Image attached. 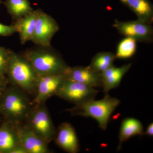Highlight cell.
<instances>
[{
    "label": "cell",
    "mask_w": 153,
    "mask_h": 153,
    "mask_svg": "<svg viewBox=\"0 0 153 153\" xmlns=\"http://www.w3.org/2000/svg\"><path fill=\"white\" fill-rule=\"evenodd\" d=\"M35 105L27 94L10 84L0 98V112L3 120L15 126L24 123Z\"/></svg>",
    "instance_id": "cell-1"
},
{
    "label": "cell",
    "mask_w": 153,
    "mask_h": 153,
    "mask_svg": "<svg viewBox=\"0 0 153 153\" xmlns=\"http://www.w3.org/2000/svg\"><path fill=\"white\" fill-rule=\"evenodd\" d=\"M6 76L10 84L34 97L39 75L23 55L11 51Z\"/></svg>",
    "instance_id": "cell-2"
},
{
    "label": "cell",
    "mask_w": 153,
    "mask_h": 153,
    "mask_svg": "<svg viewBox=\"0 0 153 153\" xmlns=\"http://www.w3.org/2000/svg\"><path fill=\"white\" fill-rule=\"evenodd\" d=\"M120 103V101L117 98L111 97L106 94L100 100L94 99L75 105L72 108L66 111L73 116L93 118L97 121L100 128L105 130L111 115Z\"/></svg>",
    "instance_id": "cell-3"
},
{
    "label": "cell",
    "mask_w": 153,
    "mask_h": 153,
    "mask_svg": "<svg viewBox=\"0 0 153 153\" xmlns=\"http://www.w3.org/2000/svg\"><path fill=\"white\" fill-rule=\"evenodd\" d=\"M28 50L24 56L29 61L39 76L64 73L68 66L59 54L49 47Z\"/></svg>",
    "instance_id": "cell-4"
},
{
    "label": "cell",
    "mask_w": 153,
    "mask_h": 153,
    "mask_svg": "<svg viewBox=\"0 0 153 153\" xmlns=\"http://www.w3.org/2000/svg\"><path fill=\"white\" fill-rule=\"evenodd\" d=\"M24 124L48 144L55 138L56 130L45 103L35 104Z\"/></svg>",
    "instance_id": "cell-5"
},
{
    "label": "cell",
    "mask_w": 153,
    "mask_h": 153,
    "mask_svg": "<svg viewBox=\"0 0 153 153\" xmlns=\"http://www.w3.org/2000/svg\"><path fill=\"white\" fill-rule=\"evenodd\" d=\"M98 92L93 88L66 77L56 96L77 105L94 99Z\"/></svg>",
    "instance_id": "cell-6"
},
{
    "label": "cell",
    "mask_w": 153,
    "mask_h": 153,
    "mask_svg": "<svg viewBox=\"0 0 153 153\" xmlns=\"http://www.w3.org/2000/svg\"><path fill=\"white\" fill-rule=\"evenodd\" d=\"M66 78L64 73L39 76L33 99L34 104H44L51 97L56 96Z\"/></svg>",
    "instance_id": "cell-7"
},
{
    "label": "cell",
    "mask_w": 153,
    "mask_h": 153,
    "mask_svg": "<svg viewBox=\"0 0 153 153\" xmlns=\"http://www.w3.org/2000/svg\"><path fill=\"white\" fill-rule=\"evenodd\" d=\"M113 27L118 32L125 36L133 38L137 41L151 43L153 41V29L152 25L139 20L128 22L115 20Z\"/></svg>",
    "instance_id": "cell-8"
},
{
    "label": "cell",
    "mask_w": 153,
    "mask_h": 153,
    "mask_svg": "<svg viewBox=\"0 0 153 153\" xmlns=\"http://www.w3.org/2000/svg\"><path fill=\"white\" fill-rule=\"evenodd\" d=\"M59 30L55 19L40 11L31 41L43 47H49L52 38Z\"/></svg>",
    "instance_id": "cell-9"
},
{
    "label": "cell",
    "mask_w": 153,
    "mask_h": 153,
    "mask_svg": "<svg viewBox=\"0 0 153 153\" xmlns=\"http://www.w3.org/2000/svg\"><path fill=\"white\" fill-rule=\"evenodd\" d=\"M20 144L27 153H49V144L24 124L15 126Z\"/></svg>",
    "instance_id": "cell-10"
},
{
    "label": "cell",
    "mask_w": 153,
    "mask_h": 153,
    "mask_svg": "<svg viewBox=\"0 0 153 153\" xmlns=\"http://www.w3.org/2000/svg\"><path fill=\"white\" fill-rule=\"evenodd\" d=\"M66 78L93 88L102 87L101 74L91 66H68L64 72Z\"/></svg>",
    "instance_id": "cell-11"
},
{
    "label": "cell",
    "mask_w": 153,
    "mask_h": 153,
    "mask_svg": "<svg viewBox=\"0 0 153 153\" xmlns=\"http://www.w3.org/2000/svg\"><path fill=\"white\" fill-rule=\"evenodd\" d=\"M55 142L60 148L70 153H76L79 151V145L75 130L71 124H61L56 131Z\"/></svg>",
    "instance_id": "cell-12"
},
{
    "label": "cell",
    "mask_w": 153,
    "mask_h": 153,
    "mask_svg": "<svg viewBox=\"0 0 153 153\" xmlns=\"http://www.w3.org/2000/svg\"><path fill=\"white\" fill-rule=\"evenodd\" d=\"M20 144L16 126L3 120L0 125V153H11Z\"/></svg>",
    "instance_id": "cell-13"
},
{
    "label": "cell",
    "mask_w": 153,
    "mask_h": 153,
    "mask_svg": "<svg viewBox=\"0 0 153 153\" xmlns=\"http://www.w3.org/2000/svg\"><path fill=\"white\" fill-rule=\"evenodd\" d=\"M131 66V63L124 65L120 67H116L113 65L101 72L102 87L105 94H108L110 90L120 85L123 77Z\"/></svg>",
    "instance_id": "cell-14"
},
{
    "label": "cell",
    "mask_w": 153,
    "mask_h": 153,
    "mask_svg": "<svg viewBox=\"0 0 153 153\" xmlns=\"http://www.w3.org/2000/svg\"><path fill=\"white\" fill-rule=\"evenodd\" d=\"M40 10L34 11L19 19L14 25L16 33H19L21 42L25 44L28 41H31Z\"/></svg>",
    "instance_id": "cell-15"
},
{
    "label": "cell",
    "mask_w": 153,
    "mask_h": 153,
    "mask_svg": "<svg viewBox=\"0 0 153 153\" xmlns=\"http://www.w3.org/2000/svg\"><path fill=\"white\" fill-rule=\"evenodd\" d=\"M136 15L138 20L152 25L153 22V6L149 0H120Z\"/></svg>",
    "instance_id": "cell-16"
},
{
    "label": "cell",
    "mask_w": 153,
    "mask_h": 153,
    "mask_svg": "<svg viewBox=\"0 0 153 153\" xmlns=\"http://www.w3.org/2000/svg\"><path fill=\"white\" fill-rule=\"evenodd\" d=\"M143 130L142 124L139 120L134 118L125 119L122 123L120 131L119 144L117 147L118 151L121 149L123 143L131 137L137 135H142Z\"/></svg>",
    "instance_id": "cell-17"
},
{
    "label": "cell",
    "mask_w": 153,
    "mask_h": 153,
    "mask_svg": "<svg viewBox=\"0 0 153 153\" xmlns=\"http://www.w3.org/2000/svg\"><path fill=\"white\" fill-rule=\"evenodd\" d=\"M5 5L9 13L17 20L33 11L29 0H7Z\"/></svg>",
    "instance_id": "cell-18"
},
{
    "label": "cell",
    "mask_w": 153,
    "mask_h": 153,
    "mask_svg": "<svg viewBox=\"0 0 153 153\" xmlns=\"http://www.w3.org/2000/svg\"><path fill=\"white\" fill-rule=\"evenodd\" d=\"M116 59L115 55L112 52H99L92 58L89 66L96 71L101 73L113 66Z\"/></svg>",
    "instance_id": "cell-19"
},
{
    "label": "cell",
    "mask_w": 153,
    "mask_h": 153,
    "mask_svg": "<svg viewBox=\"0 0 153 153\" xmlns=\"http://www.w3.org/2000/svg\"><path fill=\"white\" fill-rule=\"evenodd\" d=\"M137 42L135 40L126 37L119 42L117 48L116 58L126 59L132 57L137 49Z\"/></svg>",
    "instance_id": "cell-20"
},
{
    "label": "cell",
    "mask_w": 153,
    "mask_h": 153,
    "mask_svg": "<svg viewBox=\"0 0 153 153\" xmlns=\"http://www.w3.org/2000/svg\"><path fill=\"white\" fill-rule=\"evenodd\" d=\"M11 51L0 47V74L6 75Z\"/></svg>",
    "instance_id": "cell-21"
},
{
    "label": "cell",
    "mask_w": 153,
    "mask_h": 153,
    "mask_svg": "<svg viewBox=\"0 0 153 153\" xmlns=\"http://www.w3.org/2000/svg\"><path fill=\"white\" fill-rule=\"evenodd\" d=\"M16 33L14 25H7L0 23V36H8Z\"/></svg>",
    "instance_id": "cell-22"
},
{
    "label": "cell",
    "mask_w": 153,
    "mask_h": 153,
    "mask_svg": "<svg viewBox=\"0 0 153 153\" xmlns=\"http://www.w3.org/2000/svg\"><path fill=\"white\" fill-rule=\"evenodd\" d=\"M10 83L5 75L0 74V98L3 95Z\"/></svg>",
    "instance_id": "cell-23"
},
{
    "label": "cell",
    "mask_w": 153,
    "mask_h": 153,
    "mask_svg": "<svg viewBox=\"0 0 153 153\" xmlns=\"http://www.w3.org/2000/svg\"><path fill=\"white\" fill-rule=\"evenodd\" d=\"M11 153H27V152L22 145L20 144L14 148Z\"/></svg>",
    "instance_id": "cell-24"
},
{
    "label": "cell",
    "mask_w": 153,
    "mask_h": 153,
    "mask_svg": "<svg viewBox=\"0 0 153 153\" xmlns=\"http://www.w3.org/2000/svg\"><path fill=\"white\" fill-rule=\"evenodd\" d=\"M146 134L147 135L150 136H153V124L152 123L148 126V127L147 128L146 130V132H145L143 134Z\"/></svg>",
    "instance_id": "cell-25"
},
{
    "label": "cell",
    "mask_w": 153,
    "mask_h": 153,
    "mask_svg": "<svg viewBox=\"0 0 153 153\" xmlns=\"http://www.w3.org/2000/svg\"><path fill=\"white\" fill-rule=\"evenodd\" d=\"M3 120L1 114V112H0V123Z\"/></svg>",
    "instance_id": "cell-26"
},
{
    "label": "cell",
    "mask_w": 153,
    "mask_h": 153,
    "mask_svg": "<svg viewBox=\"0 0 153 153\" xmlns=\"http://www.w3.org/2000/svg\"><path fill=\"white\" fill-rule=\"evenodd\" d=\"M1 0H0V3H1Z\"/></svg>",
    "instance_id": "cell-27"
}]
</instances>
